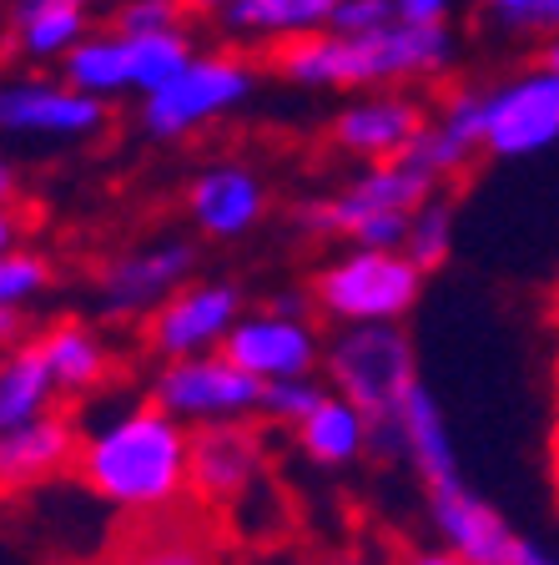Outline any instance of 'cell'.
I'll use <instances>...</instances> for the list:
<instances>
[{
    "mask_svg": "<svg viewBox=\"0 0 559 565\" xmlns=\"http://www.w3.org/2000/svg\"><path fill=\"white\" fill-rule=\"evenodd\" d=\"M333 388H327L323 374H303V379H278V384H262V409L257 419L262 424H282V429H298L318 404L327 399Z\"/></svg>",
    "mask_w": 559,
    "mask_h": 565,
    "instance_id": "29",
    "label": "cell"
},
{
    "mask_svg": "<svg viewBox=\"0 0 559 565\" xmlns=\"http://www.w3.org/2000/svg\"><path fill=\"white\" fill-rule=\"evenodd\" d=\"M272 212V188L243 157H222L207 162L192 182H186V217L202 237L212 243H237V237L257 233Z\"/></svg>",
    "mask_w": 559,
    "mask_h": 565,
    "instance_id": "16",
    "label": "cell"
},
{
    "mask_svg": "<svg viewBox=\"0 0 559 565\" xmlns=\"http://www.w3.org/2000/svg\"><path fill=\"white\" fill-rule=\"evenodd\" d=\"M394 565H469V561H464V555H454L449 545L433 541V545H419V551H404Z\"/></svg>",
    "mask_w": 559,
    "mask_h": 565,
    "instance_id": "34",
    "label": "cell"
},
{
    "mask_svg": "<svg viewBox=\"0 0 559 565\" xmlns=\"http://www.w3.org/2000/svg\"><path fill=\"white\" fill-rule=\"evenodd\" d=\"M559 141V66L539 56V66H525L484 86V157H539Z\"/></svg>",
    "mask_w": 559,
    "mask_h": 565,
    "instance_id": "13",
    "label": "cell"
},
{
    "mask_svg": "<svg viewBox=\"0 0 559 565\" xmlns=\"http://www.w3.org/2000/svg\"><path fill=\"white\" fill-rule=\"evenodd\" d=\"M51 282H56V273H51V263L35 253V247H15V253H6L0 258V313H25V308H35L41 298L51 294Z\"/></svg>",
    "mask_w": 559,
    "mask_h": 565,
    "instance_id": "28",
    "label": "cell"
},
{
    "mask_svg": "<svg viewBox=\"0 0 559 565\" xmlns=\"http://www.w3.org/2000/svg\"><path fill=\"white\" fill-rule=\"evenodd\" d=\"M192 11L186 0H117L111 25L127 35H162V31H186Z\"/></svg>",
    "mask_w": 559,
    "mask_h": 565,
    "instance_id": "30",
    "label": "cell"
},
{
    "mask_svg": "<svg viewBox=\"0 0 559 565\" xmlns=\"http://www.w3.org/2000/svg\"><path fill=\"white\" fill-rule=\"evenodd\" d=\"M192 56H197L192 31L127 35V31H117V25H96L56 71L76 92L111 106V102H121V96H137L141 102V96L162 92Z\"/></svg>",
    "mask_w": 559,
    "mask_h": 565,
    "instance_id": "5",
    "label": "cell"
},
{
    "mask_svg": "<svg viewBox=\"0 0 559 565\" xmlns=\"http://www.w3.org/2000/svg\"><path fill=\"white\" fill-rule=\"evenodd\" d=\"M233 6H243V0H186V11L202 15V21H217V15L233 11Z\"/></svg>",
    "mask_w": 559,
    "mask_h": 565,
    "instance_id": "38",
    "label": "cell"
},
{
    "mask_svg": "<svg viewBox=\"0 0 559 565\" xmlns=\"http://www.w3.org/2000/svg\"><path fill=\"white\" fill-rule=\"evenodd\" d=\"M323 349H327V339L313 323V298L308 294L247 308V313L237 318V329L227 333V343H222V353H227L237 369H247L257 384L323 374Z\"/></svg>",
    "mask_w": 559,
    "mask_h": 565,
    "instance_id": "8",
    "label": "cell"
},
{
    "mask_svg": "<svg viewBox=\"0 0 559 565\" xmlns=\"http://www.w3.org/2000/svg\"><path fill=\"white\" fill-rule=\"evenodd\" d=\"M413 157L398 162H368L353 177H343L338 188L313 192L292 207L298 233L313 243H338V247H404L408 217L429 192H439Z\"/></svg>",
    "mask_w": 559,
    "mask_h": 565,
    "instance_id": "3",
    "label": "cell"
},
{
    "mask_svg": "<svg viewBox=\"0 0 559 565\" xmlns=\"http://www.w3.org/2000/svg\"><path fill=\"white\" fill-rule=\"evenodd\" d=\"M76 480L92 500L127 520L192 510V424L152 399H127L82 429Z\"/></svg>",
    "mask_w": 559,
    "mask_h": 565,
    "instance_id": "1",
    "label": "cell"
},
{
    "mask_svg": "<svg viewBox=\"0 0 559 565\" xmlns=\"http://www.w3.org/2000/svg\"><path fill=\"white\" fill-rule=\"evenodd\" d=\"M327 565H378V561H368V555H338V561H327Z\"/></svg>",
    "mask_w": 559,
    "mask_h": 565,
    "instance_id": "39",
    "label": "cell"
},
{
    "mask_svg": "<svg viewBox=\"0 0 559 565\" xmlns=\"http://www.w3.org/2000/svg\"><path fill=\"white\" fill-rule=\"evenodd\" d=\"M398 445H404V465L419 475L423 490H439V484L464 475L459 470V445H454V429H449V414H443V404L423 384L398 404Z\"/></svg>",
    "mask_w": 559,
    "mask_h": 565,
    "instance_id": "23",
    "label": "cell"
},
{
    "mask_svg": "<svg viewBox=\"0 0 559 565\" xmlns=\"http://www.w3.org/2000/svg\"><path fill=\"white\" fill-rule=\"evenodd\" d=\"M76 449H82V424L61 409L0 429V494H25L76 470Z\"/></svg>",
    "mask_w": 559,
    "mask_h": 565,
    "instance_id": "19",
    "label": "cell"
},
{
    "mask_svg": "<svg viewBox=\"0 0 559 565\" xmlns=\"http://www.w3.org/2000/svg\"><path fill=\"white\" fill-rule=\"evenodd\" d=\"M272 470V449L262 419H227L192 429V505L197 510H243L262 494Z\"/></svg>",
    "mask_w": 559,
    "mask_h": 565,
    "instance_id": "11",
    "label": "cell"
},
{
    "mask_svg": "<svg viewBox=\"0 0 559 565\" xmlns=\"http://www.w3.org/2000/svg\"><path fill=\"white\" fill-rule=\"evenodd\" d=\"M92 565H227L222 541L212 525L192 510H176L162 520H131L117 541L106 545Z\"/></svg>",
    "mask_w": 559,
    "mask_h": 565,
    "instance_id": "20",
    "label": "cell"
},
{
    "mask_svg": "<svg viewBox=\"0 0 559 565\" xmlns=\"http://www.w3.org/2000/svg\"><path fill=\"white\" fill-rule=\"evenodd\" d=\"M327 15L333 11L323 0H243L233 11H222L212 25L237 46H282L292 35L323 31Z\"/></svg>",
    "mask_w": 559,
    "mask_h": 565,
    "instance_id": "25",
    "label": "cell"
},
{
    "mask_svg": "<svg viewBox=\"0 0 559 565\" xmlns=\"http://www.w3.org/2000/svg\"><path fill=\"white\" fill-rule=\"evenodd\" d=\"M408 157L433 177V182H459L469 167L484 157V86H454L429 111V127L408 147Z\"/></svg>",
    "mask_w": 559,
    "mask_h": 565,
    "instance_id": "18",
    "label": "cell"
},
{
    "mask_svg": "<svg viewBox=\"0 0 559 565\" xmlns=\"http://www.w3.org/2000/svg\"><path fill=\"white\" fill-rule=\"evenodd\" d=\"M192 278H197V243H186V237H152V243H137L101 263V273H96V308L111 323H147Z\"/></svg>",
    "mask_w": 559,
    "mask_h": 565,
    "instance_id": "12",
    "label": "cell"
},
{
    "mask_svg": "<svg viewBox=\"0 0 559 565\" xmlns=\"http://www.w3.org/2000/svg\"><path fill=\"white\" fill-rule=\"evenodd\" d=\"M15 6H31V0H15Z\"/></svg>",
    "mask_w": 559,
    "mask_h": 565,
    "instance_id": "44",
    "label": "cell"
},
{
    "mask_svg": "<svg viewBox=\"0 0 559 565\" xmlns=\"http://www.w3.org/2000/svg\"><path fill=\"white\" fill-rule=\"evenodd\" d=\"M454 243H459V202L449 188H439L413 207V217H408L404 253L419 263L423 273H439L443 263L454 258Z\"/></svg>",
    "mask_w": 559,
    "mask_h": 565,
    "instance_id": "27",
    "label": "cell"
},
{
    "mask_svg": "<svg viewBox=\"0 0 559 565\" xmlns=\"http://www.w3.org/2000/svg\"><path fill=\"white\" fill-rule=\"evenodd\" d=\"M469 0H398V15L408 21H449L454 11H464ZM484 6V0H479Z\"/></svg>",
    "mask_w": 559,
    "mask_h": 565,
    "instance_id": "33",
    "label": "cell"
},
{
    "mask_svg": "<svg viewBox=\"0 0 559 565\" xmlns=\"http://www.w3.org/2000/svg\"><path fill=\"white\" fill-rule=\"evenodd\" d=\"M15 247H25V217L21 207H0V258L15 253Z\"/></svg>",
    "mask_w": 559,
    "mask_h": 565,
    "instance_id": "35",
    "label": "cell"
},
{
    "mask_svg": "<svg viewBox=\"0 0 559 565\" xmlns=\"http://www.w3.org/2000/svg\"><path fill=\"white\" fill-rule=\"evenodd\" d=\"M292 439H298V455H303L313 470H353L358 459L373 455L368 414L353 399H343V394H327V399L292 429Z\"/></svg>",
    "mask_w": 559,
    "mask_h": 565,
    "instance_id": "24",
    "label": "cell"
},
{
    "mask_svg": "<svg viewBox=\"0 0 559 565\" xmlns=\"http://www.w3.org/2000/svg\"><path fill=\"white\" fill-rule=\"evenodd\" d=\"M247 313L243 282L233 278H192L176 288L147 323H141V349L157 364L172 359H197V353H217L227 333L237 329V318Z\"/></svg>",
    "mask_w": 559,
    "mask_h": 565,
    "instance_id": "14",
    "label": "cell"
},
{
    "mask_svg": "<svg viewBox=\"0 0 559 565\" xmlns=\"http://www.w3.org/2000/svg\"><path fill=\"white\" fill-rule=\"evenodd\" d=\"M257 96V66L243 51H197L162 92L141 96L137 121L152 141H186L202 127L243 111Z\"/></svg>",
    "mask_w": 559,
    "mask_h": 565,
    "instance_id": "7",
    "label": "cell"
},
{
    "mask_svg": "<svg viewBox=\"0 0 559 565\" xmlns=\"http://www.w3.org/2000/svg\"><path fill=\"white\" fill-rule=\"evenodd\" d=\"M323 379L333 394L353 399L368 419L398 414V404L423 384L419 349L404 323H348L327 333Z\"/></svg>",
    "mask_w": 559,
    "mask_h": 565,
    "instance_id": "6",
    "label": "cell"
},
{
    "mask_svg": "<svg viewBox=\"0 0 559 565\" xmlns=\"http://www.w3.org/2000/svg\"><path fill=\"white\" fill-rule=\"evenodd\" d=\"M147 399L162 404L182 424H227V419H257L262 409V384L247 369H237L227 353H197V359H172L157 364L147 379Z\"/></svg>",
    "mask_w": 559,
    "mask_h": 565,
    "instance_id": "10",
    "label": "cell"
},
{
    "mask_svg": "<svg viewBox=\"0 0 559 565\" xmlns=\"http://www.w3.org/2000/svg\"><path fill=\"white\" fill-rule=\"evenodd\" d=\"M51 409H61V388L35 349V333L15 349H0V429L31 424Z\"/></svg>",
    "mask_w": 559,
    "mask_h": 565,
    "instance_id": "26",
    "label": "cell"
},
{
    "mask_svg": "<svg viewBox=\"0 0 559 565\" xmlns=\"http://www.w3.org/2000/svg\"><path fill=\"white\" fill-rule=\"evenodd\" d=\"M21 202V167L11 152H0V207H15Z\"/></svg>",
    "mask_w": 559,
    "mask_h": 565,
    "instance_id": "36",
    "label": "cell"
},
{
    "mask_svg": "<svg viewBox=\"0 0 559 565\" xmlns=\"http://www.w3.org/2000/svg\"><path fill=\"white\" fill-rule=\"evenodd\" d=\"M514 565H559V551H549V545H539V541H519Z\"/></svg>",
    "mask_w": 559,
    "mask_h": 565,
    "instance_id": "37",
    "label": "cell"
},
{
    "mask_svg": "<svg viewBox=\"0 0 559 565\" xmlns=\"http://www.w3.org/2000/svg\"><path fill=\"white\" fill-rule=\"evenodd\" d=\"M388 21H398V0H338L323 31L363 35V31H378V25H388Z\"/></svg>",
    "mask_w": 559,
    "mask_h": 565,
    "instance_id": "31",
    "label": "cell"
},
{
    "mask_svg": "<svg viewBox=\"0 0 559 565\" xmlns=\"http://www.w3.org/2000/svg\"><path fill=\"white\" fill-rule=\"evenodd\" d=\"M423 500H429V525H433V535H439V545L464 555L469 565H514L525 535H519V530L504 520V510L490 505L464 475L439 484V490H423Z\"/></svg>",
    "mask_w": 559,
    "mask_h": 565,
    "instance_id": "17",
    "label": "cell"
},
{
    "mask_svg": "<svg viewBox=\"0 0 559 565\" xmlns=\"http://www.w3.org/2000/svg\"><path fill=\"white\" fill-rule=\"evenodd\" d=\"M535 6H539V0H484V15H490L499 31L525 35V25H529V15H535Z\"/></svg>",
    "mask_w": 559,
    "mask_h": 565,
    "instance_id": "32",
    "label": "cell"
},
{
    "mask_svg": "<svg viewBox=\"0 0 559 565\" xmlns=\"http://www.w3.org/2000/svg\"><path fill=\"white\" fill-rule=\"evenodd\" d=\"M111 127L106 102L76 92L61 71L0 76V137L15 141H92Z\"/></svg>",
    "mask_w": 559,
    "mask_h": 565,
    "instance_id": "9",
    "label": "cell"
},
{
    "mask_svg": "<svg viewBox=\"0 0 559 565\" xmlns=\"http://www.w3.org/2000/svg\"><path fill=\"white\" fill-rule=\"evenodd\" d=\"M549 323H555V343H559V288H555V298H549Z\"/></svg>",
    "mask_w": 559,
    "mask_h": 565,
    "instance_id": "40",
    "label": "cell"
},
{
    "mask_svg": "<svg viewBox=\"0 0 559 565\" xmlns=\"http://www.w3.org/2000/svg\"><path fill=\"white\" fill-rule=\"evenodd\" d=\"M459 61V35L449 21H398L378 31H308L272 46L268 71L298 92H378V86H423L449 76Z\"/></svg>",
    "mask_w": 559,
    "mask_h": 565,
    "instance_id": "2",
    "label": "cell"
},
{
    "mask_svg": "<svg viewBox=\"0 0 559 565\" xmlns=\"http://www.w3.org/2000/svg\"><path fill=\"white\" fill-rule=\"evenodd\" d=\"M323 6H327V11H333V6H338V0H323Z\"/></svg>",
    "mask_w": 559,
    "mask_h": 565,
    "instance_id": "43",
    "label": "cell"
},
{
    "mask_svg": "<svg viewBox=\"0 0 559 565\" xmlns=\"http://www.w3.org/2000/svg\"><path fill=\"white\" fill-rule=\"evenodd\" d=\"M555 484H559V414H555Z\"/></svg>",
    "mask_w": 559,
    "mask_h": 565,
    "instance_id": "42",
    "label": "cell"
},
{
    "mask_svg": "<svg viewBox=\"0 0 559 565\" xmlns=\"http://www.w3.org/2000/svg\"><path fill=\"white\" fill-rule=\"evenodd\" d=\"M545 61H549V66H559V35H555V41H545Z\"/></svg>",
    "mask_w": 559,
    "mask_h": 565,
    "instance_id": "41",
    "label": "cell"
},
{
    "mask_svg": "<svg viewBox=\"0 0 559 565\" xmlns=\"http://www.w3.org/2000/svg\"><path fill=\"white\" fill-rule=\"evenodd\" d=\"M96 31L92 0H31L11 15V51L35 71H56Z\"/></svg>",
    "mask_w": 559,
    "mask_h": 565,
    "instance_id": "22",
    "label": "cell"
},
{
    "mask_svg": "<svg viewBox=\"0 0 559 565\" xmlns=\"http://www.w3.org/2000/svg\"><path fill=\"white\" fill-rule=\"evenodd\" d=\"M433 106L408 86H378V92H353L348 102L333 111L327 121V141L333 152H343L348 162H398L408 157V147L419 141V131L429 127Z\"/></svg>",
    "mask_w": 559,
    "mask_h": 565,
    "instance_id": "15",
    "label": "cell"
},
{
    "mask_svg": "<svg viewBox=\"0 0 559 565\" xmlns=\"http://www.w3.org/2000/svg\"><path fill=\"white\" fill-rule=\"evenodd\" d=\"M429 273L408 258L404 247H338L318 263L308 298L313 313L333 329L348 323H404L423 298Z\"/></svg>",
    "mask_w": 559,
    "mask_h": 565,
    "instance_id": "4",
    "label": "cell"
},
{
    "mask_svg": "<svg viewBox=\"0 0 559 565\" xmlns=\"http://www.w3.org/2000/svg\"><path fill=\"white\" fill-rule=\"evenodd\" d=\"M35 349L46 359L51 379H56L61 399H92L117 379V349L106 343V333L82 318H56L35 333Z\"/></svg>",
    "mask_w": 559,
    "mask_h": 565,
    "instance_id": "21",
    "label": "cell"
}]
</instances>
